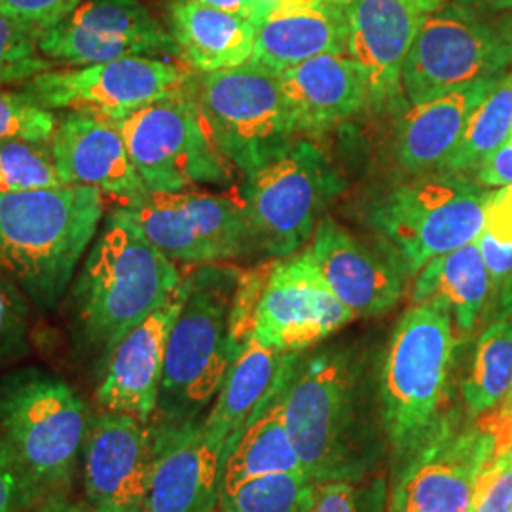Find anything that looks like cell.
I'll return each mask as SVG.
<instances>
[{"label": "cell", "instance_id": "cell-1", "mask_svg": "<svg viewBox=\"0 0 512 512\" xmlns=\"http://www.w3.org/2000/svg\"><path fill=\"white\" fill-rule=\"evenodd\" d=\"M302 469L315 482L363 484L389 467L378 365L349 348L300 355L283 395Z\"/></svg>", "mask_w": 512, "mask_h": 512}, {"label": "cell", "instance_id": "cell-2", "mask_svg": "<svg viewBox=\"0 0 512 512\" xmlns=\"http://www.w3.org/2000/svg\"><path fill=\"white\" fill-rule=\"evenodd\" d=\"M175 262L109 215L67 291L73 348L101 370L110 351L181 287Z\"/></svg>", "mask_w": 512, "mask_h": 512}, {"label": "cell", "instance_id": "cell-3", "mask_svg": "<svg viewBox=\"0 0 512 512\" xmlns=\"http://www.w3.org/2000/svg\"><path fill=\"white\" fill-rule=\"evenodd\" d=\"M103 217V194L90 186L0 194V270L38 311H54Z\"/></svg>", "mask_w": 512, "mask_h": 512}, {"label": "cell", "instance_id": "cell-4", "mask_svg": "<svg viewBox=\"0 0 512 512\" xmlns=\"http://www.w3.org/2000/svg\"><path fill=\"white\" fill-rule=\"evenodd\" d=\"M456 325L440 302L404 311L378 363V391L395 473L431 439L454 410L448 404Z\"/></svg>", "mask_w": 512, "mask_h": 512}, {"label": "cell", "instance_id": "cell-5", "mask_svg": "<svg viewBox=\"0 0 512 512\" xmlns=\"http://www.w3.org/2000/svg\"><path fill=\"white\" fill-rule=\"evenodd\" d=\"M241 270L205 264L186 275L183 306L169 330L154 425L202 418L241 349L232 334V306Z\"/></svg>", "mask_w": 512, "mask_h": 512}, {"label": "cell", "instance_id": "cell-6", "mask_svg": "<svg viewBox=\"0 0 512 512\" xmlns=\"http://www.w3.org/2000/svg\"><path fill=\"white\" fill-rule=\"evenodd\" d=\"M90 421L86 401L50 370L23 366L0 378V444L16 459L38 507L71 494Z\"/></svg>", "mask_w": 512, "mask_h": 512}, {"label": "cell", "instance_id": "cell-7", "mask_svg": "<svg viewBox=\"0 0 512 512\" xmlns=\"http://www.w3.org/2000/svg\"><path fill=\"white\" fill-rule=\"evenodd\" d=\"M490 194L473 177L446 171L414 175L370 205L368 222L382 239L385 255L410 277L431 258L478 239Z\"/></svg>", "mask_w": 512, "mask_h": 512}, {"label": "cell", "instance_id": "cell-8", "mask_svg": "<svg viewBox=\"0 0 512 512\" xmlns=\"http://www.w3.org/2000/svg\"><path fill=\"white\" fill-rule=\"evenodd\" d=\"M342 186V177L321 148L294 139L247 177L241 198L255 251L275 260L298 253L310 243Z\"/></svg>", "mask_w": 512, "mask_h": 512}, {"label": "cell", "instance_id": "cell-9", "mask_svg": "<svg viewBox=\"0 0 512 512\" xmlns=\"http://www.w3.org/2000/svg\"><path fill=\"white\" fill-rule=\"evenodd\" d=\"M194 95L215 145L245 177L294 141L279 76L260 65L198 74Z\"/></svg>", "mask_w": 512, "mask_h": 512}, {"label": "cell", "instance_id": "cell-10", "mask_svg": "<svg viewBox=\"0 0 512 512\" xmlns=\"http://www.w3.org/2000/svg\"><path fill=\"white\" fill-rule=\"evenodd\" d=\"M110 215L128 222L173 262L226 264L255 251L243 198L196 190L148 192Z\"/></svg>", "mask_w": 512, "mask_h": 512}, {"label": "cell", "instance_id": "cell-11", "mask_svg": "<svg viewBox=\"0 0 512 512\" xmlns=\"http://www.w3.org/2000/svg\"><path fill=\"white\" fill-rule=\"evenodd\" d=\"M194 88L116 122L148 192H183L230 179V164L209 133Z\"/></svg>", "mask_w": 512, "mask_h": 512}, {"label": "cell", "instance_id": "cell-12", "mask_svg": "<svg viewBox=\"0 0 512 512\" xmlns=\"http://www.w3.org/2000/svg\"><path fill=\"white\" fill-rule=\"evenodd\" d=\"M196 74L167 57H122L84 67L50 69L19 90L40 107L90 114L122 122L131 114L167 97L190 92Z\"/></svg>", "mask_w": 512, "mask_h": 512}, {"label": "cell", "instance_id": "cell-13", "mask_svg": "<svg viewBox=\"0 0 512 512\" xmlns=\"http://www.w3.org/2000/svg\"><path fill=\"white\" fill-rule=\"evenodd\" d=\"M511 46L494 19L480 18L458 4L427 14L404 61L403 93L408 109L478 80L507 73Z\"/></svg>", "mask_w": 512, "mask_h": 512}, {"label": "cell", "instance_id": "cell-14", "mask_svg": "<svg viewBox=\"0 0 512 512\" xmlns=\"http://www.w3.org/2000/svg\"><path fill=\"white\" fill-rule=\"evenodd\" d=\"M497 452L482 421H463L454 408L439 431L391 473L389 505L408 512H469L476 480Z\"/></svg>", "mask_w": 512, "mask_h": 512}, {"label": "cell", "instance_id": "cell-15", "mask_svg": "<svg viewBox=\"0 0 512 512\" xmlns=\"http://www.w3.org/2000/svg\"><path fill=\"white\" fill-rule=\"evenodd\" d=\"M353 319L304 249L272 262L256 302L251 338L279 353H302Z\"/></svg>", "mask_w": 512, "mask_h": 512}, {"label": "cell", "instance_id": "cell-16", "mask_svg": "<svg viewBox=\"0 0 512 512\" xmlns=\"http://www.w3.org/2000/svg\"><path fill=\"white\" fill-rule=\"evenodd\" d=\"M55 65L84 67L122 57H179V48L141 0H84L40 37Z\"/></svg>", "mask_w": 512, "mask_h": 512}, {"label": "cell", "instance_id": "cell-17", "mask_svg": "<svg viewBox=\"0 0 512 512\" xmlns=\"http://www.w3.org/2000/svg\"><path fill=\"white\" fill-rule=\"evenodd\" d=\"M154 452L152 423L128 414H93L82 452L88 512H145Z\"/></svg>", "mask_w": 512, "mask_h": 512}, {"label": "cell", "instance_id": "cell-18", "mask_svg": "<svg viewBox=\"0 0 512 512\" xmlns=\"http://www.w3.org/2000/svg\"><path fill=\"white\" fill-rule=\"evenodd\" d=\"M344 12L348 55L365 73L368 105L406 112L404 61L425 14L406 0H344Z\"/></svg>", "mask_w": 512, "mask_h": 512}, {"label": "cell", "instance_id": "cell-19", "mask_svg": "<svg viewBox=\"0 0 512 512\" xmlns=\"http://www.w3.org/2000/svg\"><path fill=\"white\" fill-rule=\"evenodd\" d=\"M145 512H217L226 458L203 420L154 425Z\"/></svg>", "mask_w": 512, "mask_h": 512}, {"label": "cell", "instance_id": "cell-20", "mask_svg": "<svg viewBox=\"0 0 512 512\" xmlns=\"http://www.w3.org/2000/svg\"><path fill=\"white\" fill-rule=\"evenodd\" d=\"M184 294L186 275L164 306L129 330L110 351L95 387V404L99 410L128 414L152 423L164 376L165 346L169 330L183 306Z\"/></svg>", "mask_w": 512, "mask_h": 512}, {"label": "cell", "instance_id": "cell-21", "mask_svg": "<svg viewBox=\"0 0 512 512\" xmlns=\"http://www.w3.org/2000/svg\"><path fill=\"white\" fill-rule=\"evenodd\" d=\"M306 249L330 291L355 317H380L399 304L403 272L336 220L323 217Z\"/></svg>", "mask_w": 512, "mask_h": 512}, {"label": "cell", "instance_id": "cell-22", "mask_svg": "<svg viewBox=\"0 0 512 512\" xmlns=\"http://www.w3.org/2000/svg\"><path fill=\"white\" fill-rule=\"evenodd\" d=\"M50 147L67 184L90 186L103 196L120 200V205L137 202L148 194L116 122L63 112L57 118Z\"/></svg>", "mask_w": 512, "mask_h": 512}, {"label": "cell", "instance_id": "cell-23", "mask_svg": "<svg viewBox=\"0 0 512 512\" xmlns=\"http://www.w3.org/2000/svg\"><path fill=\"white\" fill-rule=\"evenodd\" d=\"M302 353H279L249 338L230 366L203 420L205 433L228 461L239 439L281 384L291 376Z\"/></svg>", "mask_w": 512, "mask_h": 512}, {"label": "cell", "instance_id": "cell-24", "mask_svg": "<svg viewBox=\"0 0 512 512\" xmlns=\"http://www.w3.org/2000/svg\"><path fill=\"white\" fill-rule=\"evenodd\" d=\"M296 133L334 128L368 105L365 73L348 54L317 55L279 74Z\"/></svg>", "mask_w": 512, "mask_h": 512}, {"label": "cell", "instance_id": "cell-25", "mask_svg": "<svg viewBox=\"0 0 512 512\" xmlns=\"http://www.w3.org/2000/svg\"><path fill=\"white\" fill-rule=\"evenodd\" d=\"M503 74L478 80L406 110L395 135L397 164L412 175L440 171L458 147L478 105L494 90Z\"/></svg>", "mask_w": 512, "mask_h": 512}, {"label": "cell", "instance_id": "cell-26", "mask_svg": "<svg viewBox=\"0 0 512 512\" xmlns=\"http://www.w3.org/2000/svg\"><path fill=\"white\" fill-rule=\"evenodd\" d=\"M165 14L179 57L194 73H217L251 61L258 27L249 19L188 0H165Z\"/></svg>", "mask_w": 512, "mask_h": 512}, {"label": "cell", "instance_id": "cell-27", "mask_svg": "<svg viewBox=\"0 0 512 512\" xmlns=\"http://www.w3.org/2000/svg\"><path fill=\"white\" fill-rule=\"evenodd\" d=\"M325 54H348L344 2L275 12L256 29L251 63L279 76L308 59Z\"/></svg>", "mask_w": 512, "mask_h": 512}, {"label": "cell", "instance_id": "cell-28", "mask_svg": "<svg viewBox=\"0 0 512 512\" xmlns=\"http://www.w3.org/2000/svg\"><path fill=\"white\" fill-rule=\"evenodd\" d=\"M414 277L412 304H444L465 334L475 329L492 298V279L476 241L431 258Z\"/></svg>", "mask_w": 512, "mask_h": 512}, {"label": "cell", "instance_id": "cell-29", "mask_svg": "<svg viewBox=\"0 0 512 512\" xmlns=\"http://www.w3.org/2000/svg\"><path fill=\"white\" fill-rule=\"evenodd\" d=\"M289 378L277 389L274 397L262 406L239 439L224 465L220 492L232 490L234 486L256 476L302 471V463L285 421L283 395Z\"/></svg>", "mask_w": 512, "mask_h": 512}, {"label": "cell", "instance_id": "cell-30", "mask_svg": "<svg viewBox=\"0 0 512 512\" xmlns=\"http://www.w3.org/2000/svg\"><path fill=\"white\" fill-rule=\"evenodd\" d=\"M512 389V310L497 315L478 336L471 368L461 384L469 420L492 412Z\"/></svg>", "mask_w": 512, "mask_h": 512}, {"label": "cell", "instance_id": "cell-31", "mask_svg": "<svg viewBox=\"0 0 512 512\" xmlns=\"http://www.w3.org/2000/svg\"><path fill=\"white\" fill-rule=\"evenodd\" d=\"M512 131V67L501 76L494 90L471 116L458 147L440 171L454 175H475L484 160L501 147Z\"/></svg>", "mask_w": 512, "mask_h": 512}, {"label": "cell", "instance_id": "cell-32", "mask_svg": "<svg viewBox=\"0 0 512 512\" xmlns=\"http://www.w3.org/2000/svg\"><path fill=\"white\" fill-rule=\"evenodd\" d=\"M315 480L302 471L256 476L220 492L217 512H306Z\"/></svg>", "mask_w": 512, "mask_h": 512}, {"label": "cell", "instance_id": "cell-33", "mask_svg": "<svg viewBox=\"0 0 512 512\" xmlns=\"http://www.w3.org/2000/svg\"><path fill=\"white\" fill-rule=\"evenodd\" d=\"M67 186L50 143L0 141V194Z\"/></svg>", "mask_w": 512, "mask_h": 512}, {"label": "cell", "instance_id": "cell-34", "mask_svg": "<svg viewBox=\"0 0 512 512\" xmlns=\"http://www.w3.org/2000/svg\"><path fill=\"white\" fill-rule=\"evenodd\" d=\"M476 243L488 266L492 298L497 302L512 285V186L492 190Z\"/></svg>", "mask_w": 512, "mask_h": 512}, {"label": "cell", "instance_id": "cell-35", "mask_svg": "<svg viewBox=\"0 0 512 512\" xmlns=\"http://www.w3.org/2000/svg\"><path fill=\"white\" fill-rule=\"evenodd\" d=\"M50 69H55V63L40 52V38L0 12V88L21 86Z\"/></svg>", "mask_w": 512, "mask_h": 512}, {"label": "cell", "instance_id": "cell-36", "mask_svg": "<svg viewBox=\"0 0 512 512\" xmlns=\"http://www.w3.org/2000/svg\"><path fill=\"white\" fill-rule=\"evenodd\" d=\"M57 128L54 110L40 107L21 90L0 88V141L50 143Z\"/></svg>", "mask_w": 512, "mask_h": 512}, {"label": "cell", "instance_id": "cell-37", "mask_svg": "<svg viewBox=\"0 0 512 512\" xmlns=\"http://www.w3.org/2000/svg\"><path fill=\"white\" fill-rule=\"evenodd\" d=\"M31 300L0 270V368L31 351Z\"/></svg>", "mask_w": 512, "mask_h": 512}, {"label": "cell", "instance_id": "cell-38", "mask_svg": "<svg viewBox=\"0 0 512 512\" xmlns=\"http://www.w3.org/2000/svg\"><path fill=\"white\" fill-rule=\"evenodd\" d=\"M469 512H512L511 448L495 452L475 484Z\"/></svg>", "mask_w": 512, "mask_h": 512}, {"label": "cell", "instance_id": "cell-39", "mask_svg": "<svg viewBox=\"0 0 512 512\" xmlns=\"http://www.w3.org/2000/svg\"><path fill=\"white\" fill-rule=\"evenodd\" d=\"M84 0H0V12L16 19L38 38L61 23Z\"/></svg>", "mask_w": 512, "mask_h": 512}, {"label": "cell", "instance_id": "cell-40", "mask_svg": "<svg viewBox=\"0 0 512 512\" xmlns=\"http://www.w3.org/2000/svg\"><path fill=\"white\" fill-rule=\"evenodd\" d=\"M37 495L31 484L12 458V454L0 444V512L37 511Z\"/></svg>", "mask_w": 512, "mask_h": 512}, {"label": "cell", "instance_id": "cell-41", "mask_svg": "<svg viewBox=\"0 0 512 512\" xmlns=\"http://www.w3.org/2000/svg\"><path fill=\"white\" fill-rule=\"evenodd\" d=\"M359 486L351 482H315L306 512H357Z\"/></svg>", "mask_w": 512, "mask_h": 512}, {"label": "cell", "instance_id": "cell-42", "mask_svg": "<svg viewBox=\"0 0 512 512\" xmlns=\"http://www.w3.org/2000/svg\"><path fill=\"white\" fill-rule=\"evenodd\" d=\"M475 181L488 190L512 186V131L509 139L476 169Z\"/></svg>", "mask_w": 512, "mask_h": 512}, {"label": "cell", "instance_id": "cell-43", "mask_svg": "<svg viewBox=\"0 0 512 512\" xmlns=\"http://www.w3.org/2000/svg\"><path fill=\"white\" fill-rule=\"evenodd\" d=\"M198 2L209 8H217L228 14H236L239 18L249 19L256 27L274 14V6L270 0H188Z\"/></svg>", "mask_w": 512, "mask_h": 512}, {"label": "cell", "instance_id": "cell-44", "mask_svg": "<svg viewBox=\"0 0 512 512\" xmlns=\"http://www.w3.org/2000/svg\"><path fill=\"white\" fill-rule=\"evenodd\" d=\"M389 499V480L385 473L372 476L359 488L357 512H387Z\"/></svg>", "mask_w": 512, "mask_h": 512}, {"label": "cell", "instance_id": "cell-45", "mask_svg": "<svg viewBox=\"0 0 512 512\" xmlns=\"http://www.w3.org/2000/svg\"><path fill=\"white\" fill-rule=\"evenodd\" d=\"M450 2L486 19H494L501 14L512 12V0H450Z\"/></svg>", "mask_w": 512, "mask_h": 512}, {"label": "cell", "instance_id": "cell-46", "mask_svg": "<svg viewBox=\"0 0 512 512\" xmlns=\"http://www.w3.org/2000/svg\"><path fill=\"white\" fill-rule=\"evenodd\" d=\"M480 421H482L490 431H494L495 437H497V433L512 421V389L509 391V395L503 399V403L499 404L497 408H494L492 412L480 416Z\"/></svg>", "mask_w": 512, "mask_h": 512}, {"label": "cell", "instance_id": "cell-47", "mask_svg": "<svg viewBox=\"0 0 512 512\" xmlns=\"http://www.w3.org/2000/svg\"><path fill=\"white\" fill-rule=\"evenodd\" d=\"M270 2H272L275 12H289V10H306V8L342 4L344 0H270Z\"/></svg>", "mask_w": 512, "mask_h": 512}, {"label": "cell", "instance_id": "cell-48", "mask_svg": "<svg viewBox=\"0 0 512 512\" xmlns=\"http://www.w3.org/2000/svg\"><path fill=\"white\" fill-rule=\"evenodd\" d=\"M37 512H88L84 505L74 503L69 497L63 499H50L38 507Z\"/></svg>", "mask_w": 512, "mask_h": 512}, {"label": "cell", "instance_id": "cell-49", "mask_svg": "<svg viewBox=\"0 0 512 512\" xmlns=\"http://www.w3.org/2000/svg\"><path fill=\"white\" fill-rule=\"evenodd\" d=\"M494 23L497 31L501 33V37L505 38V42L511 46L512 50V12L497 16V18H494Z\"/></svg>", "mask_w": 512, "mask_h": 512}, {"label": "cell", "instance_id": "cell-50", "mask_svg": "<svg viewBox=\"0 0 512 512\" xmlns=\"http://www.w3.org/2000/svg\"><path fill=\"white\" fill-rule=\"evenodd\" d=\"M408 4H412L414 8H418L421 14H433L440 8H444L446 4H450V0H406Z\"/></svg>", "mask_w": 512, "mask_h": 512}, {"label": "cell", "instance_id": "cell-51", "mask_svg": "<svg viewBox=\"0 0 512 512\" xmlns=\"http://www.w3.org/2000/svg\"><path fill=\"white\" fill-rule=\"evenodd\" d=\"M512 446V421L497 433V452Z\"/></svg>", "mask_w": 512, "mask_h": 512}, {"label": "cell", "instance_id": "cell-52", "mask_svg": "<svg viewBox=\"0 0 512 512\" xmlns=\"http://www.w3.org/2000/svg\"><path fill=\"white\" fill-rule=\"evenodd\" d=\"M512 310V285L509 287V291L503 294L497 302H495V317L497 315H501V313H505V311Z\"/></svg>", "mask_w": 512, "mask_h": 512}, {"label": "cell", "instance_id": "cell-53", "mask_svg": "<svg viewBox=\"0 0 512 512\" xmlns=\"http://www.w3.org/2000/svg\"><path fill=\"white\" fill-rule=\"evenodd\" d=\"M387 512H408V511H404V509H401V507H397V505H389V503H387Z\"/></svg>", "mask_w": 512, "mask_h": 512}, {"label": "cell", "instance_id": "cell-54", "mask_svg": "<svg viewBox=\"0 0 512 512\" xmlns=\"http://www.w3.org/2000/svg\"><path fill=\"white\" fill-rule=\"evenodd\" d=\"M511 454H512V446H511Z\"/></svg>", "mask_w": 512, "mask_h": 512}]
</instances>
